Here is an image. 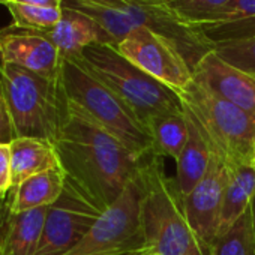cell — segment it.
<instances>
[{"mask_svg": "<svg viewBox=\"0 0 255 255\" xmlns=\"http://www.w3.org/2000/svg\"><path fill=\"white\" fill-rule=\"evenodd\" d=\"M54 147L65 177L102 210L117 200L144 158L125 147L71 102Z\"/></svg>", "mask_w": 255, "mask_h": 255, "instance_id": "1", "label": "cell"}, {"mask_svg": "<svg viewBox=\"0 0 255 255\" xmlns=\"http://www.w3.org/2000/svg\"><path fill=\"white\" fill-rule=\"evenodd\" d=\"M140 174V225L150 255H207L188 222L177 182L164 171L162 156L156 152L144 156Z\"/></svg>", "mask_w": 255, "mask_h": 255, "instance_id": "2", "label": "cell"}, {"mask_svg": "<svg viewBox=\"0 0 255 255\" xmlns=\"http://www.w3.org/2000/svg\"><path fill=\"white\" fill-rule=\"evenodd\" d=\"M0 98L14 138L32 137L56 143L68 117V102L59 77L47 78L0 62Z\"/></svg>", "mask_w": 255, "mask_h": 255, "instance_id": "3", "label": "cell"}, {"mask_svg": "<svg viewBox=\"0 0 255 255\" xmlns=\"http://www.w3.org/2000/svg\"><path fill=\"white\" fill-rule=\"evenodd\" d=\"M59 83L68 102L140 156L153 150L147 126L114 92L99 81L75 57H62Z\"/></svg>", "mask_w": 255, "mask_h": 255, "instance_id": "4", "label": "cell"}, {"mask_svg": "<svg viewBox=\"0 0 255 255\" xmlns=\"http://www.w3.org/2000/svg\"><path fill=\"white\" fill-rule=\"evenodd\" d=\"M75 59L114 92L144 125L152 117L183 110L177 92L126 60L114 45H90Z\"/></svg>", "mask_w": 255, "mask_h": 255, "instance_id": "5", "label": "cell"}, {"mask_svg": "<svg viewBox=\"0 0 255 255\" xmlns=\"http://www.w3.org/2000/svg\"><path fill=\"white\" fill-rule=\"evenodd\" d=\"M179 95L183 107L197 117L212 147L227 161L228 167L254 164V116L215 95L195 80Z\"/></svg>", "mask_w": 255, "mask_h": 255, "instance_id": "6", "label": "cell"}, {"mask_svg": "<svg viewBox=\"0 0 255 255\" xmlns=\"http://www.w3.org/2000/svg\"><path fill=\"white\" fill-rule=\"evenodd\" d=\"M104 212L81 188L65 177L62 195L47 210L35 255H65L86 237Z\"/></svg>", "mask_w": 255, "mask_h": 255, "instance_id": "7", "label": "cell"}, {"mask_svg": "<svg viewBox=\"0 0 255 255\" xmlns=\"http://www.w3.org/2000/svg\"><path fill=\"white\" fill-rule=\"evenodd\" d=\"M114 47L126 60L177 93L194 80L192 66L179 44L152 29H137Z\"/></svg>", "mask_w": 255, "mask_h": 255, "instance_id": "8", "label": "cell"}, {"mask_svg": "<svg viewBox=\"0 0 255 255\" xmlns=\"http://www.w3.org/2000/svg\"><path fill=\"white\" fill-rule=\"evenodd\" d=\"M228 176L230 168L227 161L212 147V158L207 173L201 182L183 197L188 222L207 255H210V246L218 236L219 216Z\"/></svg>", "mask_w": 255, "mask_h": 255, "instance_id": "9", "label": "cell"}, {"mask_svg": "<svg viewBox=\"0 0 255 255\" xmlns=\"http://www.w3.org/2000/svg\"><path fill=\"white\" fill-rule=\"evenodd\" d=\"M0 62L57 78L62 56L42 30L11 24L0 29Z\"/></svg>", "mask_w": 255, "mask_h": 255, "instance_id": "10", "label": "cell"}, {"mask_svg": "<svg viewBox=\"0 0 255 255\" xmlns=\"http://www.w3.org/2000/svg\"><path fill=\"white\" fill-rule=\"evenodd\" d=\"M192 75L197 83L255 117V72L230 65L210 50L192 66Z\"/></svg>", "mask_w": 255, "mask_h": 255, "instance_id": "11", "label": "cell"}, {"mask_svg": "<svg viewBox=\"0 0 255 255\" xmlns=\"http://www.w3.org/2000/svg\"><path fill=\"white\" fill-rule=\"evenodd\" d=\"M11 201L12 189L0 198V254L35 255L42 237L48 207L15 213Z\"/></svg>", "mask_w": 255, "mask_h": 255, "instance_id": "12", "label": "cell"}, {"mask_svg": "<svg viewBox=\"0 0 255 255\" xmlns=\"http://www.w3.org/2000/svg\"><path fill=\"white\" fill-rule=\"evenodd\" d=\"M62 9L63 14L60 21L56 26L42 30L62 57H77L87 47L95 44L111 45L108 35L93 18L75 9L65 6H62Z\"/></svg>", "mask_w": 255, "mask_h": 255, "instance_id": "13", "label": "cell"}, {"mask_svg": "<svg viewBox=\"0 0 255 255\" xmlns=\"http://www.w3.org/2000/svg\"><path fill=\"white\" fill-rule=\"evenodd\" d=\"M183 110L188 123V140L179 161L176 162V182L182 195L185 197L201 182V179L207 173L212 158V147L210 140L197 117L186 107H183Z\"/></svg>", "mask_w": 255, "mask_h": 255, "instance_id": "14", "label": "cell"}, {"mask_svg": "<svg viewBox=\"0 0 255 255\" xmlns=\"http://www.w3.org/2000/svg\"><path fill=\"white\" fill-rule=\"evenodd\" d=\"M12 188L26 179L54 168H62L54 143L44 138L17 137L9 143Z\"/></svg>", "mask_w": 255, "mask_h": 255, "instance_id": "15", "label": "cell"}, {"mask_svg": "<svg viewBox=\"0 0 255 255\" xmlns=\"http://www.w3.org/2000/svg\"><path fill=\"white\" fill-rule=\"evenodd\" d=\"M230 176L224 194L218 236L225 233L252 204L255 200V167L254 164H242L228 167Z\"/></svg>", "mask_w": 255, "mask_h": 255, "instance_id": "16", "label": "cell"}, {"mask_svg": "<svg viewBox=\"0 0 255 255\" xmlns=\"http://www.w3.org/2000/svg\"><path fill=\"white\" fill-rule=\"evenodd\" d=\"M65 188V173L62 168L48 170L35 174L18 186L12 188V212H27L41 207H50L62 195Z\"/></svg>", "mask_w": 255, "mask_h": 255, "instance_id": "17", "label": "cell"}, {"mask_svg": "<svg viewBox=\"0 0 255 255\" xmlns=\"http://www.w3.org/2000/svg\"><path fill=\"white\" fill-rule=\"evenodd\" d=\"M146 126L153 140V150L158 155L170 156L177 162L188 140L185 110L152 117Z\"/></svg>", "mask_w": 255, "mask_h": 255, "instance_id": "18", "label": "cell"}, {"mask_svg": "<svg viewBox=\"0 0 255 255\" xmlns=\"http://www.w3.org/2000/svg\"><path fill=\"white\" fill-rule=\"evenodd\" d=\"M210 255H255V206L252 204L225 233L216 236Z\"/></svg>", "mask_w": 255, "mask_h": 255, "instance_id": "19", "label": "cell"}, {"mask_svg": "<svg viewBox=\"0 0 255 255\" xmlns=\"http://www.w3.org/2000/svg\"><path fill=\"white\" fill-rule=\"evenodd\" d=\"M231 0H162V5L186 27L210 20Z\"/></svg>", "mask_w": 255, "mask_h": 255, "instance_id": "20", "label": "cell"}, {"mask_svg": "<svg viewBox=\"0 0 255 255\" xmlns=\"http://www.w3.org/2000/svg\"><path fill=\"white\" fill-rule=\"evenodd\" d=\"M12 17V24L24 29L45 30L56 26L63 14L62 8H48V6H33L8 2L5 5Z\"/></svg>", "mask_w": 255, "mask_h": 255, "instance_id": "21", "label": "cell"}, {"mask_svg": "<svg viewBox=\"0 0 255 255\" xmlns=\"http://www.w3.org/2000/svg\"><path fill=\"white\" fill-rule=\"evenodd\" d=\"M212 50L230 65L255 72V36L243 41L218 44Z\"/></svg>", "mask_w": 255, "mask_h": 255, "instance_id": "22", "label": "cell"}, {"mask_svg": "<svg viewBox=\"0 0 255 255\" xmlns=\"http://www.w3.org/2000/svg\"><path fill=\"white\" fill-rule=\"evenodd\" d=\"M246 20H255V0H231L203 24H225Z\"/></svg>", "mask_w": 255, "mask_h": 255, "instance_id": "23", "label": "cell"}, {"mask_svg": "<svg viewBox=\"0 0 255 255\" xmlns=\"http://www.w3.org/2000/svg\"><path fill=\"white\" fill-rule=\"evenodd\" d=\"M11 189H12L11 150H9V144L0 143V198L8 195Z\"/></svg>", "mask_w": 255, "mask_h": 255, "instance_id": "24", "label": "cell"}, {"mask_svg": "<svg viewBox=\"0 0 255 255\" xmlns=\"http://www.w3.org/2000/svg\"><path fill=\"white\" fill-rule=\"evenodd\" d=\"M14 140V132H12V126L5 108V104L0 98V143L9 144Z\"/></svg>", "mask_w": 255, "mask_h": 255, "instance_id": "25", "label": "cell"}, {"mask_svg": "<svg viewBox=\"0 0 255 255\" xmlns=\"http://www.w3.org/2000/svg\"><path fill=\"white\" fill-rule=\"evenodd\" d=\"M80 2L102 6V8H111V9H125L129 6L134 0H80Z\"/></svg>", "mask_w": 255, "mask_h": 255, "instance_id": "26", "label": "cell"}, {"mask_svg": "<svg viewBox=\"0 0 255 255\" xmlns=\"http://www.w3.org/2000/svg\"><path fill=\"white\" fill-rule=\"evenodd\" d=\"M14 3L33 5V6H48V8H62L63 0H9Z\"/></svg>", "mask_w": 255, "mask_h": 255, "instance_id": "27", "label": "cell"}, {"mask_svg": "<svg viewBox=\"0 0 255 255\" xmlns=\"http://www.w3.org/2000/svg\"><path fill=\"white\" fill-rule=\"evenodd\" d=\"M134 2H140V3H161L162 0H134Z\"/></svg>", "mask_w": 255, "mask_h": 255, "instance_id": "28", "label": "cell"}, {"mask_svg": "<svg viewBox=\"0 0 255 255\" xmlns=\"http://www.w3.org/2000/svg\"><path fill=\"white\" fill-rule=\"evenodd\" d=\"M9 2V0H0V3H2V5H6Z\"/></svg>", "mask_w": 255, "mask_h": 255, "instance_id": "29", "label": "cell"}, {"mask_svg": "<svg viewBox=\"0 0 255 255\" xmlns=\"http://www.w3.org/2000/svg\"><path fill=\"white\" fill-rule=\"evenodd\" d=\"M254 167H255V159H254Z\"/></svg>", "mask_w": 255, "mask_h": 255, "instance_id": "30", "label": "cell"}, {"mask_svg": "<svg viewBox=\"0 0 255 255\" xmlns=\"http://www.w3.org/2000/svg\"><path fill=\"white\" fill-rule=\"evenodd\" d=\"M0 255H2V254H0Z\"/></svg>", "mask_w": 255, "mask_h": 255, "instance_id": "31", "label": "cell"}, {"mask_svg": "<svg viewBox=\"0 0 255 255\" xmlns=\"http://www.w3.org/2000/svg\"><path fill=\"white\" fill-rule=\"evenodd\" d=\"M254 206H255V204H254Z\"/></svg>", "mask_w": 255, "mask_h": 255, "instance_id": "32", "label": "cell"}]
</instances>
